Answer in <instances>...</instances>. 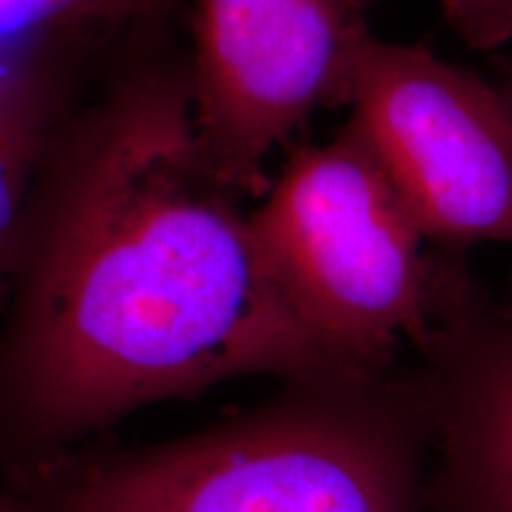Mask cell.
Wrapping results in <instances>:
<instances>
[{"label":"cell","instance_id":"11","mask_svg":"<svg viewBox=\"0 0 512 512\" xmlns=\"http://www.w3.org/2000/svg\"><path fill=\"white\" fill-rule=\"evenodd\" d=\"M0 512H36L34 505H31L27 498L19 494L17 489L5 482L3 494H0Z\"/></svg>","mask_w":512,"mask_h":512},{"label":"cell","instance_id":"7","mask_svg":"<svg viewBox=\"0 0 512 512\" xmlns=\"http://www.w3.org/2000/svg\"><path fill=\"white\" fill-rule=\"evenodd\" d=\"M29 140L15 93L0 83V275L10 264L27 223Z\"/></svg>","mask_w":512,"mask_h":512},{"label":"cell","instance_id":"5","mask_svg":"<svg viewBox=\"0 0 512 512\" xmlns=\"http://www.w3.org/2000/svg\"><path fill=\"white\" fill-rule=\"evenodd\" d=\"M380 0H195L190 114L214 174L247 197L318 107L347 105Z\"/></svg>","mask_w":512,"mask_h":512},{"label":"cell","instance_id":"8","mask_svg":"<svg viewBox=\"0 0 512 512\" xmlns=\"http://www.w3.org/2000/svg\"><path fill=\"white\" fill-rule=\"evenodd\" d=\"M133 5L136 0H0V48L91 19L117 17Z\"/></svg>","mask_w":512,"mask_h":512},{"label":"cell","instance_id":"2","mask_svg":"<svg viewBox=\"0 0 512 512\" xmlns=\"http://www.w3.org/2000/svg\"><path fill=\"white\" fill-rule=\"evenodd\" d=\"M430 418L413 358L280 382L155 444L8 470L36 512H427Z\"/></svg>","mask_w":512,"mask_h":512},{"label":"cell","instance_id":"4","mask_svg":"<svg viewBox=\"0 0 512 512\" xmlns=\"http://www.w3.org/2000/svg\"><path fill=\"white\" fill-rule=\"evenodd\" d=\"M347 124L434 245L512 247V107L425 46L370 36Z\"/></svg>","mask_w":512,"mask_h":512},{"label":"cell","instance_id":"10","mask_svg":"<svg viewBox=\"0 0 512 512\" xmlns=\"http://www.w3.org/2000/svg\"><path fill=\"white\" fill-rule=\"evenodd\" d=\"M496 86L501 88V93L505 95V100H508L510 107H512V64L510 62H503L501 64V72H498V83H496ZM496 302H498V306H501L505 313H508V316H512V266H510L508 278H505V285H503L501 294H498V297H496Z\"/></svg>","mask_w":512,"mask_h":512},{"label":"cell","instance_id":"13","mask_svg":"<svg viewBox=\"0 0 512 512\" xmlns=\"http://www.w3.org/2000/svg\"><path fill=\"white\" fill-rule=\"evenodd\" d=\"M446 3H453V0H446Z\"/></svg>","mask_w":512,"mask_h":512},{"label":"cell","instance_id":"3","mask_svg":"<svg viewBox=\"0 0 512 512\" xmlns=\"http://www.w3.org/2000/svg\"><path fill=\"white\" fill-rule=\"evenodd\" d=\"M249 219L287 304L339 358L382 368L425 342L451 249L427 238L349 124L290 155Z\"/></svg>","mask_w":512,"mask_h":512},{"label":"cell","instance_id":"6","mask_svg":"<svg viewBox=\"0 0 512 512\" xmlns=\"http://www.w3.org/2000/svg\"><path fill=\"white\" fill-rule=\"evenodd\" d=\"M430 418L427 512H512V316L451 252L413 354Z\"/></svg>","mask_w":512,"mask_h":512},{"label":"cell","instance_id":"9","mask_svg":"<svg viewBox=\"0 0 512 512\" xmlns=\"http://www.w3.org/2000/svg\"><path fill=\"white\" fill-rule=\"evenodd\" d=\"M448 17L477 48H498L512 41V0H453Z\"/></svg>","mask_w":512,"mask_h":512},{"label":"cell","instance_id":"1","mask_svg":"<svg viewBox=\"0 0 512 512\" xmlns=\"http://www.w3.org/2000/svg\"><path fill=\"white\" fill-rule=\"evenodd\" d=\"M245 197L204 159L190 100L112 133L50 214L0 330L5 472L240 377L366 368L287 304Z\"/></svg>","mask_w":512,"mask_h":512},{"label":"cell","instance_id":"12","mask_svg":"<svg viewBox=\"0 0 512 512\" xmlns=\"http://www.w3.org/2000/svg\"><path fill=\"white\" fill-rule=\"evenodd\" d=\"M3 489H5V470L3 465H0V494H3Z\"/></svg>","mask_w":512,"mask_h":512}]
</instances>
